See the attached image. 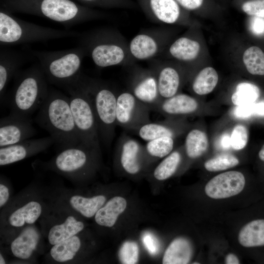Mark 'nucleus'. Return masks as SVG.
Here are the masks:
<instances>
[{"label": "nucleus", "instance_id": "f257e3e1", "mask_svg": "<svg viewBox=\"0 0 264 264\" xmlns=\"http://www.w3.org/2000/svg\"><path fill=\"white\" fill-rule=\"evenodd\" d=\"M35 121L49 133L61 150L81 144L69 97L60 91L49 90L39 109Z\"/></svg>", "mask_w": 264, "mask_h": 264}, {"label": "nucleus", "instance_id": "f03ea898", "mask_svg": "<svg viewBox=\"0 0 264 264\" xmlns=\"http://www.w3.org/2000/svg\"><path fill=\"white\" fill-rule=\"evenodd\" d=\"M44 192L37 188H28L12 197L0 210V240H6L25 227L36 224L48 210Z\"/></svg>", "mask_w": 264, "mask_h": 264}, {"label": "nucleus", "instance_id": "7ed1b4c3", "mask_svg": "<svg viewBox=\"0 0 264 264\" xmlns=\"http://www.w3.org/2000/svg\"><path fill=\"white\" fill-rule=\"evenodd\" d=\"M15 77L9 100L10 113L30 117L40 109L48 94L47 80L40 65L19 72Z\"/></svg>", "mask_w": 264, "mask_h": 264}, {"label": "nucleus", "instance_id": "20e7f679", "mask_svg": "<svg viewBox=\"0 0 264 264\" xmlns=\"http://www.w3.org/2000/svg\"><path fill=\"white\" fill-rule=\"evenodd\" d=\"M80 80L87 89L94 111L100 141L107 147L113 139L116 124L117 93L108 84L81 76Z\"/></svg>", "mask_w": 264, "mask_h": 264}, {"label": "nucleus", "instance_id": "39448f33", "mask_svg": "<svg viewBox=\"0 0 264 264\" xmlns=\"http://www.w3.org/2000/svg\"><path fill=\"white\" fill-rule=\"evenodd\" d=\"M83 42L84 48L98 67L126 66L135 60L130 52L129 44L119 34L111 30H100L90 33Z\"/></svg>", "mask_w": 264, "mask_h": 264}, {"label": "nucleus", "instance_id": "423d86ee", "mask_svg": "<svg viewBox=\"0 0 264 264\" xmlns=\"http://www.w3.org/2000/svg\"><path fill=\"white\" fill-rule=\"evenodd\" d=\"M83 47L58 51L35 53L48 82L66 89L80 77Z\"/></svg>", "mask_w": 264, "mask_h": 264}, {"label": "nucleus", "instance_id": "0eeeda50", "mask_svg": "<svg viewBox=\"0 0 264 264\" xmlns=\"http://www.w3.org/2000/svg\"><path fill=\"white\" fill-rule=\"evenodd\" d=\"M66 89L69 94L70 106L81 145L100 154V139L94 111L80 77Z\"/></svg>", "mask_w": 264, "mask_h": 264}, {"label": "nucleus", "instance_id": "6e6552de", "mask_svg": "<svg viewBox=\"0 0 264 264\" xmlns=\"http://www.w3.org/2000/svg\"><path fill=\"white\" fill-rule=\"evenodd\" d=\"M99 155L100 153L80 144L61 150L42 165L44 168L77 183L94 173Z\"/></svg>", "mask_w": 264, "mask_h": 264}, {"label": "nucleus", "instance_id": "1a4fd4ad", "mask_svg": "<svg viewBox=\"0 0 264 264\" xmlns=\"http://www.w3.org/2000/svg\"><path fill=\"white\" fill-rule=\"evenodd\" d=\"M67 30L44 27L21 21L3 12H0V44H14L77 36Z\"/></svg>", "mask_w": 264, "mask_h": 264}, {"label": "nucleus", "instance_id": "9d476101", "mask_svg": "<svg viewBox=\"0 0 264 264\" xmlns=\"http://www.w3.org/2000/svg\"><path fill=\"white\" fill-rule=\"evenodd\" d=\"M50 200L48 210L39 221L45 240L50 246L83 231L86 228L83 218Z\"/></svg>", "mask_w": 264, "mask_h": 264}, {"label": "nucleus", "instance_id": "9b49d317", "mask_svg": "<svg viewBox=\"0 0 264 264\" xmlns=\"http://www.w3.org/2000/svg\"><path fill=\"white\" fill-rule=\"evenodd\" d=\"M45 239L36 224L27 226L10 238L0 241V250L13 262L33 263L45 252Z\"/></svg>", "mask_w": 264, "mask_h": 264}, {"label": "nucleus", "instance_id": "f8f14e48", "mask_svg": "<svg viewBox=\"0 0 264 264\" xmlns=\"http://www.w3.org/2000/svg\"><path fill=\"white\" fill-rule=\"evenodd\" d=\"M149 108L129 90L117 93L116 124L124 129L135 131L151 122Z\"/></svg>", "mask_w": 264, "mask_h": 264}, {"label": "nucleus", "instance_id": "ddd939ff", "mask_svg": "<svg viewBox=\"0 0 264 264\" xmlns=\"http://www.w3.org/2000/svg\"><path fill=\"white\" fill-rule=\"evenodd\" d=\"M50 198L86 219L94 217L107 201V198L104 195L88 197L79 193L77 190L69 189L60 190Z\"/></svg>", "mask_w": 264, "mask_h": 264}, {"label": "nucleus", "instance_id": "4468645a", "mask_svg": "<svg viewBox=\"0 0 264 264\" xmlns=\"http://www.w3.org/2000/svg\"><path fill=\"white\" fill-rule=\"evenodd\" d=\"M128 90L150 110L161 101L156 76L152 68L134 69L130 76Z\"/></svg>", "mask_w": 264, "mask_h": 264}, {"label": "nucleus", "instance_id": "2eb2a0df", "mask_svg": "<svg viewBox=\"0 0 264 264\" xmlns=\"http://www.w3.org/2000/svg\"><path fill=\"white\" fill-rule=\"evenodd\" d=\"M116 145L119 165L123 171L130 175L140 174L146 157L144 146L125 134L118 138Z\"/></svg>", "mask_w": 264, "mask_h": 264}, {"label": "nucleus", "instance_id": "dca6fc26", "mask_svg": "<svg viewBox=\"0 0 264 264\" xmlns=\"http://www.w3.org/2000/svg\"><path fill=\"white\" fill-rule=\"evenodd\" d=\"M36 132L30 117L10 113L0 119V147L31 138Z\"/></svg>", "mask_w": 264, "mask_h": 264}, {"label": "nucleus", "instance_id": "f3484780", "mask_svg": "<svg viewBox=\"0 0 264 264\" xmlns=\"http://www.w3.org/2000/svg\"><path fill=\"white\" fill-rule=\"evenodd\" d=\"M83 231L51 246L45 254L46 262L51 264H76L84 256L87 242Z\"/></svg>", "mask_w": 264, "mask_h": 264}, {"label": "nucleus", "instance_id": "a211bd4d", "mask_svg": "<svg viewBox=\"0 0 264 264\" xmlns=\"http://www.w3.org/2000/svg\"><path fill=\"white\" fill-rule=\"evenodd\" d=\"M55 144L51 136L29 138L0 148V166H4L22 160L43 152Z\"/></svg>", "mask_w": 264, "mask_h": 264}, {"label": "nucleus", "instance_id": "6ab92c4d", "mask_svg": "<svg viewBox=\"0 0 264 264\" xmlns=\"http://www.w3.org/2000/svg\"><path fill=\"white\" fill-rule=\"evenodd\" d=\"M245 183L243 174L231 171L213 177L206 184V194L212 198L221 199L235 196L242 191Z\"/></svg>", "mask_w": 264, "mask_h": 264}, {"label": "nucleus", "instance_id": "aec40b11", "mask_svg": "<svg viewBox=\"0 0 264 264\" xmlns=\"http://www.w3.org/2000/svg\"><path fill=\"white\" fill-rule=\"evenodd\" d=\"M136 0L147 17L155 22L173 24L181 19V6L175 0Z\"/></svg>", "mask_w": 264, "mask_h": 264}, {"label": "nucleus", "instance_id": "412c9836", "mask_svg": "<svg viewBox=\"0 0 264 264\" xmlns=\"http://www.w3.org/2000/svg\"><path fill=\"white\" fill-rule=\"evenodd\" d=\"M163 44V37L159 29L137 34L129 43V48L135 60L143 61L159 55Z\"/></svg>", "mask_w": 264, "mask_h": 264}, {"label": "nucleus", "instance_id": "4be33fe9", "mask_svg": "<svg viewBox=\"0 0 264 264\" xmlns=\"http://www.w3.org/2000/svg\"><path fill=\"white\" fill-rule=\"evenodd\" d=\"M197 100L185 94L175 95L161 100L153 110L167 116L187 115L195 112L198 108Z\"/></svg>", "mask_w": 264, "mask_h": 264}, {"label": "nucleus", "instance_id": "5701e85b", "mask_svg": "<svg viewBox=\"0 0 264 264\" xmlns=\"http://www.w3.org/2000/svg\"><path fill=\"white\" fill-rule=\"evenodd\" d=\"M152 68L157 78L158 92L161 100L177 94L181 84V76L175 67L158 63Z\"/></svg>", "mask_w": 264, "mask_h": 264}, {"label": "nucleus", "instance_id": "b1692460", "mask_svg": "<svg viewBox=\"0 0 264 264\" xmlns=\"http://www.w3.org/2000/svg\"><path fill=\"white\" fill-rule=\"evenodd\" d=\"M25 60L21 53L9 50H1L0 54V98L3 101L6 87L11 79L18 74Z\"/></svg>", "mask_w": 264, "mask_h": 264}, {"label": "nucleus", "instance_id": "393cba45", "mask_svg": "<svg viewBox=\"0 0 264 264\" xmlns=\"http://www.w3.org/2000/svg\"><path fill=\"white\" fill-rule=\"evenodd\" d=\"M127 207L126 199L119 196H115L104 204L94 216L95 223L100 226L111 227L115 224L119 216Z\"/></svg>", "mask_w": 264, "mask_h": 264}, {"label": "nucleus", "instance_id": "a878e982", "mask_svg": "<svg viewBox=\"0 0 264 264\" xmlns=\"http://www.w3.org/2000/svg\"><path fill=\"white\" fill-rule=\"evenodd\" d=\"M192 255L190 242L183 238L173 240L166 249L163 256V264H188Z\"/></svg>", "mask_w": 264, "mask_h": 264}, {"label": "nucleus", "instance_id": "bb28decb", "mask_svg": "<svg viewBox=\"0 0 264 264\" xmlns=\"http://www.w3.org/2000/svg\"><path fill=\"white\" fill-rule=\"evenodd\" d=\"M238 240L246 247L264 246V219L254 220L244 225L239 233Z\"/></svg>", "mask_w": 264, "mask_h": 264}, {"label": "nucleus", "instance_id": "cd10ccee", "mask_svg": "<svg viewBox=\"0 0 264 264\" xmlns=\"http://www.w3.org/2000/svg\"><path fill=\"white\" fill-rule=\"evenodd\" d=\"M177 123L167 120L145 124L135 130L142 139L148 141L163 136L174 137L177 132Z\"/></svg>", "mask_w": 264, "mask_h": 264}, {"label": "nucleus", "instance_id": "c85d7f7f", "mask_svg": "<svg viewBox=\"0 0 264 264\" xmlns=\"http://www.w3.org/2000/svg\"><path fill=\"white\" fill-rule=\"evenodd\" d=\"M200 50L199 44L187 37L178 38L169 48V52L173 58L183 62H190L196 59Z\"/></svg>", "mask_w": 264, "mask_h": 264}, {"label": "nucleus", "instance_id": "c756f323", "mask_svg": "<svg viewBox=\"0 0 264 264\" xmlns=\"http://www.w3.org/2000/svg\"><path fill=\"white\" fill-rule=\"evenodd\" d=\"M208 144V138L205 132L198 129H192L185 138L186 154L189 158H198L206 151Z\"/></svg>", "mask_w": 264, "mask_h": 264}, {"label": "nucleus", "instance_id": "7c9ffc66", "mask_svg": "<svg viewBox=\"0 0 264 264\" xmlns=\"http://www.w3.org/2000/svg\"><path fill=\"white\" fill-rule=\"evenodd\" d=\"M219 79L216 70L212 67L202 69L195 78L192 84V89L199 95L208 94L216 87Z\"/></svg>", "mask_w": 264, "mask_h": 264}, {"label": "nucleus", "instance_id": "2f4dec72", "mask_svg": "<svg viewBox=\"0 0 264 264\" xmlns=\"http://www.w3.org/2000/svg\"><path fill=\"white\" fill-rule=\"evenodd\" d=\"M174 145V138L170 136H163L148 141L144 146L146 157L163 158L171 153Z\"/></svg>", "mask_w": 264, "mask_h": 264}, {"label": "nucleus", "instance_id": "473e14b6", "mask_svg": "<svg viewBox=\"0 0 264 264\" xmlns=\"http://www.w3.org/2000/svg\"><path fill=\"white\" fill-rule=\"evenodd\" d=\"M181 159L179 151H175L167 155L155 168L153 176L156 180H164L176 172Z\"/></svg>", "mask_w": 264, "mask_h": 264}, {"label": "nucleus", "instance_id": "72a5a7b5", "mask_svg": "<svg viewBox=\"0 0 264 264\" xmlns=\"http://www.w3.org/2000/svg\"><path fill=\"white\" fill-rule=\"evenodd\" d=\"M260 96V89L256 85L247 82L239 84L231 97L232 103L236 106L254 103Z\"/></svg>", "mask_w": 264, "mask_h": 264}, {"label": "nucleus", "instance_id": "f704fd0d", "mask_svg": "<svg viewBox=\"0 0 264 264\" xmlns=\"http://www.w3.org/2000/svg\"><path fill=\"white\" fill-rule=\"evenodd\" d=\"M242 59L250 74L264 75V52L260 48L256 46L249 47L244 51Z\"/></svg>", "mask_w": 264, "mask_h": 264}, {"label": "nucleus", "instance_id": "c9c22d12", "mask_svg": "<svg viewBox=\"0 0 264 264\" xmlns=\"http://www.w3.org/2000/svg\"><path fill=\"white\" fill-rule=\"evenodd\" d=\"M239 163V159L234 155L224 154L209 159L205 162L204 166L208 171L217 172L233 167Z\"/></svg>", "mask_w": 264, "mask_h": 264}, {"label": "nucleus", "instance_id": "e433bc0d", "mask_svg": "<svg viewBox=\"0 0 264 264\" xmlns=\"http://www.w3.org/2000/svg\"><path fill=\"white\" fill-rule=\"evenodd\" d=\"M118 256L122 264H136L139 258V248L137 244L132 241L125 242L120 248Z\"/></svg>", "mask_w": 264, "mask_h": 264}, {"label": "nucleus", "instance_id": "4c0bfd02", "mask_svg": "<svg viewBox=\"0 0 264 264\" xmlns=\"http://www.w3.org/2000/svg\"><path fill=\"white\" fill-rule=\"evenodd\" d=\"M231 146L236 150L243 149L248 141V132L242 125H237L233 129L230 135Z\"/></svg>", "mask_w": 264, "mask_h": 264}, {"label": "nucleus", "instance_id": "58836bf2", "mask_svg": "<svg viewBox=\"0 0 264 264\" xmlns=\"http://www.w3.org/2000/svg\"><path fill=\"white\" fill-rule=\"evenodd\" d=\"M242 10L250 16L264 18V0H250L242 5Z\"/></svg>", "mask_w": 264, "mask_h": 264}, {"label": "nucleus", "instance_id": "ea45409f", "mask_svg": "<svg viewBox=\"0 0 264 264\" xmlns=\"http://www.w3.org/2000/svg\"><path fill=\"white\" fill-rule=\"evenodd\" d=\"M85 1L99 3L104 6L120 9H135L138 4L132 0H82Z\"/></svg>", "mask_w": 264, "mask_h": 264}, {"label": "nucleus", "instance_id": "a19ab883", "mask_svg": "<svg viewBox=\"0 0 264 264\" xmlns=\"http://www.w3.org/2000/svg\"><path fill=\"white\" fill-rule=\"evenodd\" d=\"M11 190L8 179L3 176H0V208L4 207L11 199Z\"/></svg>", "mask_w": 264, "mask_h": 264}, {"label": "nucleus", "instance_id": "79ce46f5", "mask_svg": "<svg viewBox=\"0 0 264 264\" xmlns=\"http://www.w3.org/2000/svg\"><path fill=\"white\" fill-rule=\"evenodd\" d=\"M255 104L237 106L234 110V115L240 118H246L255 115Z\"/></svg>", "mask_w": 264, "mask_h": 264}, {"label": "nucleus", "instance_id": "37998d69", "mask_svg": "<svg viewBox=\"0 0 264 264\" xmlns=\"http://www.w3.org/2000/svg\"><path fill=\"white\" fill-rule=\"evenodd\" d=\"M143 243L147 250L152 255H155L158 250V243L154 237L150 233L143 236Z\"/></svg>", "mask_w": 264, "mask_h": 264}, {"label": "nucleus", "instance_id": "c03bdc74", "mask_svg": "<svg viewBox=\"0 0 264 264\" xmlns=\"http://www.w3.org/2000/svg\"><path fill=\"white\" fill-rule=\"evenodd\" d=\"M251 30L256 35L264 34V18L254 16L250 22Z\"/></svg>", "mask_w": 264, "mask_h": 264}, {"label": "nucleus", "instance_id": "a18cd8bd", "mask_svg": "<svg viewBox=\"0 0 264 264\" xmlns=\"http://www.w3.org/2000/svg\"><path fill=\"white\" fill-rule=\"evenodd\" d=\"M183 8L188 10H194L199 8L203 0H175Z\"/></svg>", "mask_w": 264, "mask_h": 264}, {"label": "nucleus", "instance_id": "49530a36", "mask_svg": "<svg viewBox=\"0 0 264 264\" xmlns=\"http://www.w3.org/2000/svg\"><path fill=\"white\" fill-rule=\"evenodd\" d=\"M220 146L223 149H228L231 147L230 136L227 133L224 134L221 137L220 141Z\"/></svg>", "mask_w": 264, "mask_h": 264}, {"label": "nucleus", "instance_id": "de8ad7c7", "mask_svg": "<svg viewBox=\"0 0 264 264\" xmlns=\"http://www.w3.org/2000/svg\"><path fill=\"white\" fill-rule=\"evenodd\" d=\"M255 115L264 116V101L255 103Z\"/></svg>", "mask_w": 264, "mask_h": 264}, {"label": "nucleus", "instance_id": "09e8293b", "mask_svg": "<svg viewBox=\"0 0 264 264\" xmlns=\"http://www.w3.org/2000/svg\"><path fill=\"white\" fill-rule=\"evenodd\" d=\"M225 263L227 264H240V262L236 255L230 253L226 256Z\"/></svg>", "mask_w": 264, "mask_h": 264}, {"label": "nucleus", "instance_id": "8fccbe9b", "mask_svg": "<svg viewBox=\"0 0 264 264\" xmlns=\"http://www.w3.org/2000/svg\"><path fill=\"white\" fill-rule=\"evenodd\" d=\"M8 260L5 254L2 251H0V264H5L8 263Z\"/></svg>", "mask_w": 264, "mask_h": 264}, {"label": "nucleus", "instance_id": "3c124183", "mask_svg": "<svg viewBox=\"0 0 264 264\" xmlns=\"http://www.w3.org/2000/svg\"><path fill=\"white\" fill-rule=\"evenodd\" d=\"M258 156L261 160L264 161V145L260 150L258 153Z\"/></svg>", "mask_w": 264, "mask_h": 264}]
</instances>
